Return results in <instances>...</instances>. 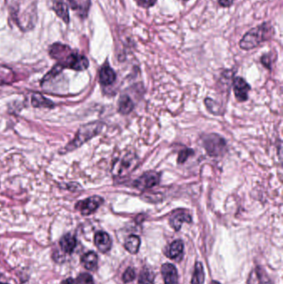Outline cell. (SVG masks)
I'll list each match as a JSON object with an SVG mask.
<instances>
[{"label":"cell","mask_w":283,"mask_h":284,"mask_svg":"<svg viewBox=\"0 0 283 284\" xmlns=\"http://www.w3.org/2000/svg\"><path fill=\"white\" fill-rule=\"evenodd\" d=\"M49 54L63 68L84 71L89 66V61L85 56L74 52L68 46L61 43L52 44L49 48Z\"/></svg>","instance_id":"obj_1"},{"label":"cell","mask_w":283,"mask_h":284,"mask_svg":"<svg viewBox=\"0 0 283 284\" xmlns=\"http://www.w3.org/2000/svg\"><path fill=\"white\" fill-rule=\"evenodd\" d=\"M273 28L270 23H264L262 25L251 29L243 36L240 41V47L242 49L250 50L258 47L261 43L268 40L273 35Z\"/></svg>","instance_id":"obj_2"},{"label":"cell","mask_w":283,"mask_h":284,"mask_svg":"<svg viewBox=\"0 0 283 284\" xmlns=\"http://www.w3.org/2000/svg\"><path fill=\"white\" fill-rule=\"evenodd\" d=\"M103 123L100 121H95L91 123L86 124L79 128L76 134L75 138L69 144L64 147V152H70L74 150L78 149L82 147L86 142L91 140L92 138L98 135L102 131Z\"/></svg>","instance_id":"obj_3"},{"label":"cell","mask_w":283,"mask_h":284,"mask_svg":"<svg viewBox=\"0 0 283 284\" xmlns=\"http://www.w3.org/2000/svg\"><path fill=\"white\" fill-rule=\"evenodd\" d=\"M203 145L206 152H208L211 157L221 156L226 150V142L224 138L215 134L207 135L203 138Z\"/></svg>","instance_id":"obj_4"},{"label":"cell","mask_w":283,"mask_h":284,"mask_svg":"<svg viewBox=\"0 0 283 284\" xmlns=\"http://www.w3.org/2000/svg\"><path fill=\"white\" fill-rule=\"evenodd\" d=\"M102 203H103V199L102 197L95 195L78 201L75 207L76 209L79 211L83 216H90L94 213L95 211L102 205Z\"/></svg>","instance_id":"obj_5"},{"label":"cell","mask_w":283,"mask_h":284,"mask_svg":"<svg viewBox=\"0 0 283 284\" xmlns=\"http://www.w3.org/2000/svg\"><path fill=\"white\" fill-rule=\"evenodd\" d=\"M161 179V175L155 171H148L147 173L143 174L137 180H134V187L144 190V189H151V188L158 185Z\"/></svg>","instance_id":"obj_6"},{"label":"cell","mask_w":283,"mask_h":284,"mask_svg":"<svg viewBox=\"0 0 283 284\" xmlns=\"http://www.w3.org/2000/svg\"><path fill=\"white\" fill-rule=\"evenodd\" d=\"M234 90L237 99L239 102H245L248 98L250 86L242 78H236L234 81Z\"/></svg>","instance_id":"obj_7"},{"label":"cell","mask_w":283,"mask_h":284,"mask_svg":"<svg viewBox=\"0 0 283 284\" xmlns=\"http://www.w3.org/2000/svg\"><path fill=\"white\" fill-rule=\"evenodd\" d=\"M94 242L98 250L103 253H107L111 249V244H112L111 237L109 236L107 233L103 232V231L96 233Z\"/></svg>","instance_id":"obj_8"},{"label":"cell","mask_w":283,"mask_h":284,"mask_svg":"<svg viewBox=\"0 0 283 284\" xmlns=\"http://www.w3.org/2000/svg\"><path fill=\"white\" fill-rule=\"evenodd\" d=\"M161 273L165 284H178L177 269L171 263H165L161 267Z\"/></svg>","instance_id":"obj_9"},{"label":"cell","mask_w":283,"mask_h":284,"mask_svg":"<svg viewBox=\"0 0 283 284\" xmlns=\"http://www.w3.org/2000/svg\"><path fill=\"white\" fill-rule=\"evenodd\" d=\"M116 79V73L114 72L113 69L111 68L107 63L103 65L99 73V80L101 84L103 86H110L114 83Z\"/></svg>","instance_id":"obj_10"},{"label":"cell","mask_w":283,"mask_h":284,"mask_svg":"<svg viewBox=\"0 0 283 284\" xmlns=\"http://www.w3.org/2000/svg\"><path fill=\"white\" fill-rule=\"evenodd\" d=\"M67 1L72 9L75 10L81 18L85 19L86 17L88 16L91 0H67Z\"/></svg>","instance_id":"obj_11"},{"label":"cell","mask_w":283,"mask_h":284,"mask_svg":"<svg viewBox=\"0 0 283 284\" xmlns=\"http://www.w3.org/2000/svg\"><path fill=\"white\" fill-rule=\"evenodd\" d=\"M191 222V217L189 214L185 213L184 211H179L175 215L171 216L170 220V226L175 230L179 231L181 229V226L184 223Z\"/></svg>","instance_id":"obj_12"},{"label":"cell","mask_w":283,"mask_h":284,"mask_svg":"<svg viewBox=\"0 0 283 284\" xmlns=\"http://www.w3.org/2000/svg\"><path fill=\"white\" fill-rule=\"evenodd\" d=\"M52 10H54L56 15L59 17L62 21L65 22L66 24H68L69 11L67 5H66L63 1L55 0L54 2H53Z\"/></svg>","instance_id":"obj_13"},{"label":"cell","mask_w":283,"mask_h":284,"mask_svg":"<svg viewBox=\"0 0 283 284\" xmlns=\"http://www.w3.org/2000/svg\"><path fill=\"white\" fill-rule=\"evenodd\" d=\"M183 251H184V244L181 240H175L173 242L172 244H170L167 252H166V255L171 259L174 260H177L179 258H181L183 255Z\"/></svg>","instance_id":"obj_14"},{"label":"cell","mask_w":283,"mask_h":284,"mask_svg":"<svg viewBox=\"0 0 283 284\" xmlns=\"http://www.w3.org/2000/svg\"><path fill=\"white\" fill-rule=\"evenodd\" d=\"M81 263H83L86 269L93 271L97 268V263H98V257H97V253L90 251L83 254V257L81 258Z\"/></svg>","instance_id":"obj_15"},{"label":"cell","mask_w":283,"mask_h":284,"mask_svg":"<svg viewBox=\"0 0 283 284\" xmlns=\"http://www.w3.org/2000/svg\"><path fill=\"white\" fill-rule=\"evenodd\" d=\"M59 244L62 251L66 253H72L74 251L77 245V239L74 235L67 234L61 238Z\"/></svg>","instance_id":"obj_16"},{"label":"cell","mask_w":283,"mask_h":284,"mask_svg":"<svg viewBox=\"0 0 283 284\" xmlns=\"http://www.w3.org/2000/svg\"><path fill=\"white\" fill-rule=\"evenodd\" d=\"M32 105L34 107H42V108H52L54 107V104L51 100L47 99L43 95L40 93H33L32 95Z\"/></svg>","instance_id":"obj_17"},{"label":"cell","mask_w":283,"mask_h":284,"mask_svg":"<svg viewBox=\"0 0 283 284\" xmlns=\"http://www.w3.org/2000/svg\"><path fill=\"white\" fill-rule=\"evenodd\" d=\"M134 109V103L130 97L124 95L121 96L118 103V111L122 115H128Z\"/></svg>","instance_id":"obj_18"},{"label":"cell","mask_w":283,"mask_h":284,"mask_svg":"<svg viewBox=\"0 0 283 284\" xmlns=\"http://www.w3.org/2000/svg\"><path fill=\"white\" fill-rule=\"evenodd\" d=\"M125 249L129 253L135 254L139 251V246H140V239L137 235H130L125 239V244H124Z\"/></svg>","instance_id":"obj_19"},{"label":"cell","mask_w":283,"mask_h":284,"mask_svg":"<svg viewBox=\"0 0 283 284\" xmlns=\"http://www.w3.org/2000/svg\"><path fill=\"white\" fill-rule=\"evenodd\" d=\"M204 282V272L202 263H196L194 274L192 277V284H203Z\"/></svg>","instance_id":"obj_20"},{"label":"cell","mask_w":283,"mask_h":284,"mask_svg":"<svg viewBox=\"0 0 283 284\" xmlns=\"http://www.w3.org/2000/svg\"><path fill=\"white\" fill-rule=\"evenodd\" d=\"M153 272L151 270L145 268L142 270L139 276V284H152L154 282Z\"/></svg>","instance_id":"obj_21"},{"label":"cell","mask_w":283,"mask_h":284,"mask_svg":"<svg viewBox=\"0 0 283 284\" xmlns=\"http://www.w3.org/2000/svg\"><path fill=\"white\" fill-rule=\"evenodd\" d=\"M74 282L75 284H94L92 275L89 273H81Z\"/></svg>","instance_id":"obj_22"},{"label":"cell","mask_w":283,"mask_h":284,"mask_svg":"<svg viewBox=\"0 0 283 284\" xmlns=\"http://www.w3.org/2000/svg\"><path fill=\"white\" fill-rule=\"evenodd\" d=\"M135 278V272L134 270L131 268H128L125 270L124 274H123V281L127 283V282H131Z\"/></svg>","instance_id":"obj_23"},{"label":"cell","mask_w":283,"mask_h":284,"mask_svg":"<svg viewBox=\"0 0 283 284\" xmlns=\"http://www.w3.org/2000/svg\"><path fill=\"white\" fill-rule=\"evenodd\" d=\"M261 274L257 269L254 270L249 276L248 279V284H262L261 283Z\"/></svg>","instance_id":"obj_24"},{"label":"cell","mask_w":283,"mask_h":284,"mask_svg":"<svg viewBox=\"0 0 283 284\" xmlns=\"http://www.w3.org/2000/svg\"><path fill=\"white\" fill-rule=\"evenodd\" d=\"M191 154H193V151H191V150H183L179 154L178 162H179V164L184 163V161H186L188 157Z\"/></svg>","instance_id":"obj_25"},{"label":"cell","mask_w":283,"mask_h":284,"mask_svg":"<svg viewBox=\"0 0 283 284\" xmlns=\"http://www.w3.org/2000/svg\"><path fill=\"white\" fill-rule=\"evenodd\" d=\"M140 7L149 8L153 6L157 0H134Z\"/></svg>","instance_id":"obj_26"},{"label":"cell","mask_w":283,"mask_h":284,"mask_svg":"<svg viewBox=\"0 0 283 284\" xmlns=\"http://www.w3.org/2000/svg\"><path fill=\"white\" fill-rule=\"evenodd\" d=\"M219 3L223 7H229V6H231L233 5L234 0H220Z\"/></svg>","instance_id":"obj_27"},{"label":"cell","mask_w":283,"mask_h":284,"mask_svg":"<svg viewBox=\"0 0 283 284\" xmlns=\"http://www.w3.org/2000/svg\"><path fill=\"white\" fill-rule=\"evenodd\" d=\"M210 284H220V282H217V281H212L210 282Z\"/></svg>","instance_id":"obj_28"},{"label":"cell","mask_w":283,"mask_h":284,"mask_svg":"<svg viewBox=\"0 0 283 284\" xmlns=\"http://www.w3.org/2000/svg\"><path fill=\"white\" fill-rule=\"evenodd\" d=\"M0 284H8V283H5V282H0Z\"/></svg>","instance_id":"obj_29"}]
</instances>
